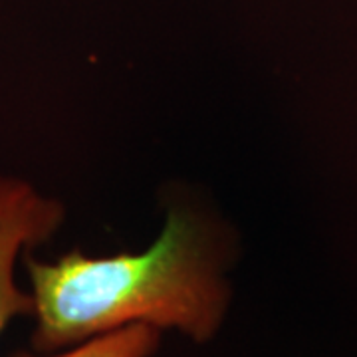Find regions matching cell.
I'll list each match as a JSON object with an SVG mask.
<instances>
[{"mask_svg": "<svg viewBox=\"0 0 357 357\" xmlns=\"http://www.w3.org/2000/svg\"><path fill=\"white\" fill-rule=\"evenodd\" d=\"M225 264L227 244L187 208L169 211L159 238L137 255L96 258L72 250L42 262L26 252L32 347L52 354L133 324L178 330L204 344L229 310Z\"/></svg>", "mask_w": 357, "mask_h": 357, "instance_id": "1", "label": "cell"}, {"mask_svg": "<svg viewBox=\"0 0 357 357\" xmlns=\"http://www.w3.org/2000/svg\"><path fill=\"white\" fill-rule=\"evenodd\" d=\"M64 206L22 178L0 177V335L18 316H32V296L16 284L18 258L48 243Z\"/></svg>", "mask_w": 357, "mask_h": 357, "instance_id": "2", "label": "cell"}, {"mask_svg": "<svg viewBox=\"0 0 357 357\" xmlns=\"http://www.w3.org/2000/svg\"><path fill=\"white\" fill-rule=\"evenodd\" d=\"M161 344V330L147 324H133L114 332L96 335L82 344L72 345L62 354H26L18 351L10 357H153Z\"/></svg>", "mask_w": 357, "mask_h": 357, "instance_id": "3", "label": "cell"}]
</instances>
